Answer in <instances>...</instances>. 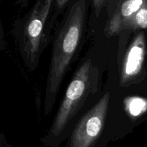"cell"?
Segmentation results:
<instances>
[{
    "label": "cell",
    "mask_w": 147,
    "mask_h": 147,
    "mask_svg": "<svg viewBox=\"0 0 147 147\" xmlns=\"http://www.w3.org/2000/svg\"><path fill=\"white\" fill-rule=\"evenodd\" d=\"M145 54V35L140 32L134 37L119 64L121 86H129L137 80L143 70Z\"/></svg>",
    "instance_id": "5b68a950"
},
{
    "label": "cell",
    "mask_w": 147,
    "mask_h": 147,
    "mask_svg": "<svg viewBox=\"0 0 147 147\" xmlns=\"http://www.w3.org/2000/svg\"><path fill=\"white\" fill-rule=\"evenodd\" d=\"M54 0H37L17 32L19 49L24 63L31 71L38 65L46 35V22Z\"/></svg>",
    "instance_id": "3957f363"
},
{
    "label": "cell",
    "mask_w": 147,
    "mask_h": 147,
    "mask_svg": "<svg viewBox=\"0 0 147 147\" xmlns=\"http://www.w3.org/2000/svg\"><path fill=\"white\" fill-rule=\"evenodd\" d=\"M110 100L107 92L82 117L72 133L68 147H93L104 127Z\"/></svg>",
    "instance_id": "277c9868"
},
{
    "label": "cell",
    "mask_w": 147,
    "mask_h": 147,
    "mask_svg": "<svg viewBox=\"0 0 147 147\" xmlns=\"http://www.w3.org/2000/svg\"><path fill=\"white\" fill-rule=\"evenodd\" d=\"M125 104L126 110L133 116H139L147 110V100L141 98H129Z\"/></svg>",
    "instance_id": "ba28073f"
},
{
    "label": "cell",
    "mask_w": 147,
    "mask_h": 147,
    "mask_svg": "<svg viewBox=\"0 0 147 147\" xmlns=\"http://www.w3.org/2000/svg\"><path fill=\"white\" fill-rule=\"evenodd\" d=\"M69 0H55L56 5L57 6L58 8H63Z\"/></svg>",
    "instance_id": "30bf717a"
},
{
    "label": "cell",
    "mask_w": 147,
    "mask_h": 147,
    "mask_svg": "<svg viewBox=\"0 0 147 147\" xmlns=\"http://www.w3.org/2000/svg\"><path fill=\"white\" fill-rule=\"evenodd\" d=\"M144 30L147 31V1H145L140 9L123 24L121 32L124 30Z\"/></svg>",
    "instance_id": "52a82bcc"
},
{
    "label": "cell",
    "mask_w": 147,
    "mask_h": 147,
    "mask_svg": "<svg viewBox=\"0 0 147 147\" xmlns=\"http://www.w3.org/2000/svg\"><path fill=\"white\" fill-rule=\"evenodd\" d=\"M146 0H125L118 6L114 14L108 22L105 29L107 37H112L121 32L123 24L143 6Z\"/></svg>",
    "instance_id": "8992f818"
},
{
    "label": "cell",
    "mask_w": 147,
    "mask_h": 147,
    "mask_svg": "<svg viewBox=\"0 0 147 147\" xmlns=\"http://www.w3.org/2000/svg\"><path fill=\"white\" fill-rule=\"evenodd\" d=\"M86 11L85 0L76 1L55 34L45 95V115H48L54 106L62 82L80 42Z\"/></svg>",
    "instance_id": "6da1fadb"
},
{
    "label": "cell",
    "mask_w": 147,
    "mask_h": 147,
    "mask_svg": "<svg viewBox=\"0 0 147 147\" xmlns=\"http://www.w3.org/2000/svg\"><path fill=\"white\" fill-rule=\"evenodd\" d=\"M106 0H93V7H94L95 14H96V17H98L100 14V11H101L102 8L104 6L105 3H106Z\"/></svg>",
    "instance_id": "9c48e42d"
},
{
    "label": "cell",
    "mask_w": 147,
    "mask_h": 147,
    "mask_svg": "<svg viewBox=\"0 0 147 147\" xmlns=\"http://www.w3.org/2000/svg\"><path fill=\"white\" fill-rule=\"evenodd\" d=\"M99 70L90 58L78 68L66 90L49 130L50 137H58L67 123L81 109L90 95L98 91Z\"/></svg>",
    "instance_id": "7a4b0ae2"
}]
</instances>
